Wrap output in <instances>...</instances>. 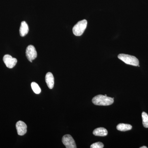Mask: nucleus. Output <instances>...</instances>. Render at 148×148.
I'll use <instances>...</instances> for the list:
<instances>
[{
    "instance_id": "nucleus-2",
    "label": "nucleus",
    "mask_w": 148,
    "mask_h": 148,
    "mask_svg": "<svg viewBox=\"0 0 148 148\" xmlns=\"http://www.w3.org/2000/svg\"><path fill=\"white\" fill-rule=\"evenodd\" d=\"M118 57L125 64L135 66H139V60L136 57L133 56L121 53L118 55Z\"/></svg>"
},
{
    "instance_id": "nucleus-6",
    "label": "nucleus",
    "mask_w": 148,
    "mask_h": 148,
    "mask_svg": "<svg viewBox=\"0 0 148 148\" xmlns=\"http://www.w3.org/2000/svg\"><path fill=\"white\" fill-rule=\"evenodd\" d=\"M3 61L6 66L9 69H12L17 63V59L13 58L11 56L6 54L4 56Z\"/></svg>"
},
{
    "instance_id": "nucleus-10",
    "label": "nucleus",
    "mask_w": 148,
    "mask_h": 148,
    "mask_svg": "<svg viewBox=\"0 0 148 148\" xmlns=\"http://www.w3.org/2000/svg\"><path fill=\"white\" fill-rule=\"evenodd\" d=\"M93 134L97 136H106L108 135V130L104 127H98L94 130Z\"/></svg>"
},
{
    "instance_id": "nucleus-12",
    "label": "nucleus",
    "mask_w": 148,
    "mask_h": 148,
    "mask_svg": "<svg viewBox=\"0 0 148 148\" xmlns=\"http://www.w3.org/2000/svg\"><path fill=\"white\" fill-rule=\"evenodd\" d=\"M143 126L146 128H148V115L147 113L143 112L142 114Z\"/></svg>"
},
{
    "instance_id": "nucleus-11",
    "label": "nucleus",
    "mask_w": 148,
    "mask_h": 148,
    "mask_svg": "<svg viewBox=\"0 0 148 148\" xmlns=\"http://www.w3.org/2000/svg\"><path fill=\"white\" fill-rule=\"evenodd\" d=\"M116 128L119 131H126L132 129V126L130 124L120 123L118 125Z\"/></svg>"
},
{
    "instance_id": "nucleus-7",
    "label": "nucleus",
    "mask_w": 148,
    "mask_h": 148,
    "mask_svg": "<svg viewBox=\"0 0 148 148\" xmlns=\"http://www.w3.org/2000/svg\"><path fill=\"white\" fill-rule=\"evenodd\" d=\"M16 127L18 135L23 136L27 132V125L24 122L19 121L16 124Z\"/></svg>"
},
{
    "instance_id": "nucleus-4",
    "label": "nucleus",
    "mask_w": 148,
    "mask_h": 148,
    "mask_svg": "<svg viewBox=\"0 0 148 148\" xmlns=\"http://www.w3.org/2000/svg\"><path fill=\"white\" fill-rule=\"evenodd\" d=\"M62 143L66 148H76L75 142L73 137L70 135H66L63 136L62 139Z\"/></svg>"
},
{
    "instance_id": "nucleus-8",
    "label": "nucleus",
    "mask_w": 148,
    "mask_h": 148,
    "mask_svg": "<svg viewBox=\"0 0 148 148\" xmlns=\"http://www.w3.org/2000/svg\"><path fill=\"white\" fill-rule=\"evenodd\" d=\"M54 77L53 74L50 72L47 73L45 76V81L49 89H52L54 83Z\"/></svg>"
},
{
    "instance_id": "nucleus-1",
    "label": "nucleus",
    "mask_w": 148,
    "mask_h": 148,
    "mask_svg": "<svg viewBox=\"0 0 148 148\" xmlns=\"http://www.w3.org/2000/svg\"><path fill=\"white\" fill-rule=\"evenodd\" d=\"M114 98L108 97L106 95H99L95 96L92 99V103L94 105L99 106H109L114 102Z\"/></svg>"
},
{
    "instance_id": "nucleus-5",
    "label": "nucleus",
    "mask_w": 148,
    "mask_h": 148,
    "mask_svg": "<svg viewBox=\"0 0 148 148\" xmlns=\"http://www.w3.org/2000/svg\"><path fill=\"white\" fill-rule=\"evenodd\" d=\"M26 55L28 60L31 62H32L33 60L36 58L37 51L34 46L30 45L27 47L26 49Z\"/></svg>"
},
{
    "instance_id": "nucleus-3",
    "label": "nucleus",
    "mask_w": 148,
    "mask_h": 148,
    "mask_svg": "<svg viewBox=\"0 0 148 148\" xmlns=\"http://www.w3.org/2000/svg\"><path fill=\"white\" fill-rule=\"evenodd\" d=\"M87 21L85 19L79 21L74 26L73 32L75 36H81L83 34L87 27Z\"/></svg>"
},
{
    "instance_id": "nucleus-14",
    "label": "nucleus",
    "mask_w": 148,
    "mask_h": 148,
    "mask_svg": "<svg viewBox=\"0 0 148 148\" xmlns=\"http://www.w3.org/2000/svg\"><path fill=\"white\" fill-rule=\"evenodd\" d=\"M90 147L91 148H103L104 147V145L103 143L101 142H98L93 143L91 146Z\"/></svg>"
},
{
    "instance_id": "nucleus-13",
    "label": "nucleus",
    "mask_w": 148,
    "mask_h": 148,
    "mask_svg": "<svg viewBox=\"0 0 148 148\" xmlns=\"http://www.w3.org/2000/svg\"><path fill=\"white\" fill-rule=\"evenodd\" d=\"M31 86H32V90L35 93L38 94L40 93L41 90L40 86H39L36 83L32 82V84H31Z\"/></svg>"
},
{
    "instance_id": "nucleus-9",
    "label": "nucleus",
    "mask_w": 148,
    "mask_h": 148,
    "mask_svg": "<svg viewBox=\"0 0 148 148\" xmlns=\"http://www.w3.org/2000/svg\"><path fill=\"white\" fill-rule=\"evenodd\" d=\"M29 31V26L25 21L21 22L19 29V34L21 37L25 36L28 34Z\"/></svg>"
},
{
    "instance_id": "nucleus-15",
    "label": "nucleus",
    "mask_w": 148,
    "mask_h": 148,
    "mask_svg": "<svg viewBox=\"0 0 148 148\" xmlns=\"http://www.w3.org/2000/svg\"><path fill=\"white\" fill-rule=\"evenodd\" d=\"M147 147H146V146H143V147H140V148H147Z\"/></svg>"
}]
</instances>
